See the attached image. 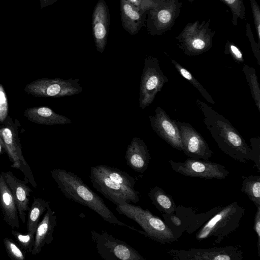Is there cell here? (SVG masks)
Listing matches in <instances>:
<instances>
[{"mask_svg":"<svg viewBox=\"0 0 260 260\" xmlns=\"http://www.w3.org/2000/svg\"><path fill=\"white\" fill-rule=\"evenodd\" d=\"M204 116L203 122L218 147L235 160L247 163L252 160V150L239 132L223 115L206 103L197 100Z\"/></svg>","mask_w":260,"mask_h":260,"instance_id":"obj_1","label":"cell"},{"mask_svg":"<svg viewBox=\"0 0 260 260\" xmlns=\"http://www.w3.org/2000/svg\"><path fill=\"white\" fill-rule=\"evenodd\" d=\"M50 173L58 188L67 199L90 208L109 223L125 226L144 234L143 232L135 229L118 220L106 205L103 200L77 175L60 169H54L51 171Z\"/></svg>","mask_w":260,"mask_h":260,"instance_id":"obj_2","label":"cell"},{"mask_svg":"<svg viewBox=\"0 0 260 260\" xmlns=\"http://www.w3.org/2000/svg\"><path fill=\"white\" fill-rule=\"evenodd\" d=\"M244 212V208L238 202L230 204L199 230L196 235V239L201 241L210 237H215V243H220L240 226Z\"/></svg>","mask_w":260,"mask_h":260,"instance_id":"obj_3","label":"cell"},{"mask_svg":"<svg viewBox=\"0 0 260 260\" xmlns=\"http://www.w3.org/2000/svg\"><path fill=\"white\" fill-rule=\"evenodd\" d=\"M116 211L136 222L144 230V235L161 244L175 240L170 227L150 211L131 203L116 206Z\"/></svg>","mask_w":260,"mask_h":260,"instance_id":"obj_4","label":"cell"},{"mask_svg":"<svg viewBox=\"0 0 260 260\" xmlns=\"http://www.w3.org/2000/svg\"><path fill=\"white\" fill-rule=\"evenodd\" d=\"M211 20L187 23L175 37L176 45L189 56H197L209 51L213 45L215 31L210 27Z\"/></svg>","mask_w":260,"mask_h":260,"instance_id":"obj_5","label":"cell"},{"mask_svg":"<svg viewBox=\"0 0 260 260\" xmlns=\"http://www.w3.org/2000/svg\"><path fill=\"white\" fill-rule=\"evenodd\" d=\"M0 125V136L6 148L7 154L12 162L11 167L19 170L24 175V180L35 188L37 184L35 180L31 169L23 157L19 128L21 126L19 121L13 120L9 115Z\"/></svg>","mask_w":260,"mask_h":260,"instance_id":"obj_6","label":"cell"},{"mask_svg":"<svg viewBox=\"0 0 260 260\" xmlns=\"http://www.w3.org/2000/svg\"><path fill=\"white\" fill-rule=\"evenodd\" d=\"M180 0H153L147 11L146 27L151 36H161L171 29L180 16Z\"/></svg>","mask_w":260,"mask_h":260,"instance_id":"obj_7","label":"cell"},{"mask_svg":"<svg viewBox=\"0 0 260 260\" xmlns=\"http://www.w3.org/2000/svg\"><path fill=\"white\" fill-rule=\"evenodd\" d=\"M168 81L160 69L157 58L152 55L146 57L140 81V108L144 109L149 106Z\"/></svg>","mask_w":260,"mask_h":260,"instance_id":"obj_8","label":"cell"},{"mask_svg":"<svg viewBox=\"0 0 260 260\" xmlns=\"http://www.w3.org/2000/svg\"><path fill=\"white\" fill-rule=\"evenodd\" d=\"M89 177L92 186L116 206L139 201V191L113 181L95 166L90 168Z\"/></svg>","mask_w":260,"mask_h":260,"instance_id":"obj_9","label":"cell"},{"mask_svg":"<svg viewBox=\"0 0 260 260\" xmlns=\"http://www.w3.org/2000/svg\"><path fill=\"white\" fill-rule=\"evenodd\" d=\"M92 241L98 253L105 260H144L133 247L125 241L117 239L105 231H91Z\"/></svg>","mask_w":260,"mask_h":260,"instance_id":"obj_10","label":"cell"},{"mask_svg":"<svg viewBox=\"0 0 260 260\" xmlns=\"http://www.w3.org/2000/svg\"><path fill=\"white\" fill-rule=\"evenodd\" d=\"M79 79L41 78L28 83L24 88L27 94L36 97L60 98L82 92Z\"/></svg>","mask_w":260,"mask_h":260,"instance_id":"obj_11","label":"cell"},{"mask_svg":"<svg viewBox=\"0 0 260 260\" xmlns=\"http://www.w3.org/2000/svg\"><path fill=\"white\" fill-rule=\"evenodd\" d=\"M172 169L183 175L206 179H224L230 174L225 167L209 160L188 158L183 162L169 160Z\"/></svg>","mask_w":260,"mask_h":260,"instance_id":"obj_12","label":"cell"},{"mask_svg":"<svg viewBox=\"0 0 260 260\" xmlns=\"http://www.w3.org/2000/svg\"><path fill=\"white\" fill-rule=\"evenodd\" d=\"M168 253L176 260H242L243 252L234 246L211 248L170 249Z\"/></svg>","mask_w":260,"mask_h":260,"instance_id":"obj_13","label":"cell"},{"mask_svg":"<svg viewBox=\"0 0 260 260\" xmlns=\"http://www.w3.org/2000/svg\"><path fill=\"white\" fill-rule=\"evenodd\" d=\"M183 146V152L189 158L209 160L213 154L203 137L188 123L176 120Z\"/></svg>","mask_w":260,"mask_h":260,"instance_id":"obj_14","label":"cell"},{"mask_svg":"<svg viewBox=\"0 0 260 260\" xmlns=\"http://www.w3.org/2000/svg\"><path fill=\"white\" fill-rule=\"evenodd\" d=\"M149 117L155 133L172 147L182 151L181 138L176 120L171 119L159 107L155 109V114Z\"/></svg>","mask_w":260,"mask_h":260,"instance_id":"obj_15","label":"cell"},{"mask_svg":"<svg viewBox=\"0 0 260 260\" xmlns=\"http://www.w3.org/2000/svg\"><path fill=\"white\" fill-rule=\"evenodd\" d=\"M110 13L104 0H99L92 15V34L96 50L103 53L105 48L110 26Z\"/></svg>","mask_w":260,"mask_h":260,"instance_id":"obj_16","label":"cell"},{"mask_svg":"<svg viewBox=\"0 0 260 260\" xmlns=\"http://www.w3.org/2000/svg\"><path fill=\"white\" fill-rule=\"evenodd\" d=\"M4 179L9 187L16 203L19 217L23 223L25 222L26 212L29 210V196L32 192L26 180L16 177L10 171L1 172Z\"/></svg>","mask_w":260,"mask_h":260,"instance_id":"obj_17","label":"cell"},{"mask_svg":"<svg viewBox=\"0 0 260 260\" xmlns=\"http://www.w3.org/2000/svg\"><path fill=\"white\" fill-rule=\"evenodd\" d=\"M125 158L131 169L142 174L148 169L151 157L144 142L139 138L134 137L127 147Z\"/></svg>","mask_w":260,"mask_h":260,"instance_id":"obj_18","label":"cell"},{"mask_svg":"<svg viewBox=\"0 0 260 260\" xmlns=\"http://www.w3.org/2000/svg\"><path fill=\"white\" fill-rule=\"evenodd\" d=\"M56 225V215L49 206L37 228L34 245L31 252L32 255L39 254L45 245L51 243L53 239V233Z\"/></svg>","mask_w":260,"mask_h":260,"instance_id":"obj_19","label":"cell"},{"mask_svg":"<svg viewBox=\"0 0 260 260\" xmlns=\"http://www.w3.org/2000/svg\"><path fill=\"white\" fill-rule=\"evenodd\" d=\"M0 208L3 220L12 229L19 228V214L13 194L0 173Z\"/></svg>","mask_w":260,"mask_h":260,"instance_id":"obj_20","label":"cell"},{"mask_svg":"<svg viewBox=\"0 0 260 260\" xmlns=\"http://www.w3.org/2000/svg\"><path fill=\"white\" fill-rule=\"evenodd\" d=\"M120 10L122 27L129 34L136 35L145 25L147 12L138 9L125 0L120 1Z\"/></svg>","mask_w":260,"mask_h":260,"instance_id":"obj_21","label":"cell"},{"mask_svg":"<svg viewBox=\"0 0 260 260\" xmlns=\"http://www.w3.org/2000/svg\"><path fill=\"white\" fill-rule=\"evenodd\" d=\"M24 115L28 120L40 124L51 125L72 123L70 119L45 106L29 108L25 110Z\"/></svg>","mask_w":260,"mask_h":260,"instance_id":"obj_22","label":"cell"},{"mask_svg":"<svg viewBox=\"0 0 260 260\" xmlns=\"http://www.w3.org/2000/svg\"><path fill=\"white\" fill-rule=\"evenodd\" d=\"M148 197L155 207L160 212L167 214L175 213L176 205L172 197L159 187L155 186L149 191Z\"/></svg>","mask_w":260,"mask_h":260,"instance_id":"obj_23","label":"cell"},{"mask_svg":"<svg viewBox=\"0 0 260 260\" xmlns=\"http://www.w3.org/2000/svg\"><path fill=\"white\" fill-rule=\"evenodd\" d=\"M50 202L41 198H34L28 210L27 222V233L35 234L42 214L46 212Z\"/></svg>","mask_w":260,"mask_h":260,"instance_id":"obj_24","label":"cell"},{"mask_svg":"<svg viewBox=\"0 0 260 260\" xmlns=\"http://www.w3.org/2000/svg\"><path fill=\"white\" fill-rule=\"evenodd\" d=\"M95 167L113 181L127 187L134 189L135 179L125 171L106 165H98Z\"/></svg>","mask_w":260,"mask_h":260,"instance_id":"obj_25","label":"cell"},{"mask_svg":"<svg viewBox=\"0 0 260 260\" xmlns=\"http://www.w3.org/2000/svg\"><path fill=\"white\" fill-rule=\"evenodd\" d=\"M241 191L248 196L256 207L260 206V176L250 175L242 182Z\"/></svg>","mask_w":260,"mask_h":260,"instance_id":"obj_26","label":"cell"},{"mask_svg":"<svg viewBox=\"0 0 260 260\" xmlns=\"http://www.w3.org/2000/svg\"><path fill=\"white\" fill-rule=\"evenodd\" d=\"M171 62L174 66L178 72L197 88L201 94L202 96L208 103L212 104H214V102L211 96L189 71L174 59H171Z\"/></svg>","mask_w":260,"mask_h":260,"instance_id":"obj_27","label":"cell"},{"mask_svg":"<svg viewBox=\"0 0 260 260\" xmlns=\"http://www.w3.org/2000/svg\"><path fill=\"white\" fill-rule=\"evenodd\" d=\"M243 71L249 85L252 97L258 111H260V89L256 71L253 67L246 64L243 66Z\"/></svg>","mask_w":260,"mask_h":260,"instance_id":"obj_28","label":"cell"},{"mask_svg":"<svg viewBox=\"0 0 260 260\" xmlns=\"http://www.w3.org/2000/svg\"><path fill=\"white\" fill-rule=\"evenodd\" d=\"M227 6L232 13V23L233 25L238 24L239 19H245V7L243 0H219Z\"/></svg>","mask_w":260,"mask_h":260,"instance_id":"obj_29","label":"cell"},{"mask_svg":"<svg viewBox=\"0 0 260 260\" xmlns=\"http://www.w3.org/2000/svg\"><path fill=\"white\" fill-rule=\"evenodd\" d=\"M11 233L16 240L19 246L26 252L31 253L34 245L35 234L21 233L12 230Z\"/></svg>","mask_w":260,"mask_h":260,"instance_id":"obj_30","label":"cell"},{"mask_svg":"<svg viewBox=\"0 0 260 260\" xmlns=\"http://www.w3.org/2000/svg\"><path fill=\"white\" fill-rule=\"evenodd\" d=\"M3 242L6 252L11 259L25 260V252L13 240L6 237L3 239Z\"/></svg>","mask_w":260,"mask_h":260,"instance_id":"obj_31","label":"cell"},{"mask_svg":"<svg viewBox=\"0 0 260 260\" xmlns=\"http://www.w3.org/2000/svg\"><path fill=\"white\" fill-rule=\"evenodd\" d=\"M224 54L230 55L234 60L238 63H242L244 60L241 50L233 42L228 40L224 46Z\"/></svg>","mask_w":260,"mask_h":260,"instance_id":"obj_32","label":"cell"},{"mask_svg":"<svg viewBox=\"0 0 260 260\" xmlns=\"http://www.w3.org/2000/svg\"><path fill=\"white\" fill-rule=\"evenodd\" d=\"M9 105L7 94L2 84H0V123H2L8 117Z\"/></svg>","mask_w":260,"mask_h":260,"instance_id":"obj_33","label":"cell"},{"mask_svg":"<svg viewBox=\"0 0 260 260\" xmlns=\"http://www.w3.org/2000/svg\"><path fill=\"white\" fill-rule=\"evenodd\" d=\"M255 29L260 45V8L256 0H250Z\"/></svg>","mask_w":260,"mask_h":260,"instance_id":"obj_34","label":"cell"},{"mask_svg":"<svg viewBox=\"0 0 260 260\" xmlns=\"http://www.w3.org/2000/svg\"><path fill=\"white\" fill-rule=\"evenodd\" d=\"M246 35L249 39L252 51L257 60V63L260 65V45L255 42L251 26L248 23H246Z\"/></svg>","mask_w":260,"mask_h":260,"instance_id":"obj_35","label":"cell"},{"mask_svg":"<svg viewBox=\"0 0 260 260\" xmlns=\"http://www.w3.org/2000/svg\"><path fill=\"white\" fill-rule=\"evenodd\" d=\"M252 147V160L255 163L258 172L260 171V138L253 137L250 139Z\"/></svg>","mask_w":260,"mask_h":260,"instance_id":"obj_36","label":"cell"},{"mask_svg":"<svg viewBox=\"0 0 260 260\" xmlns=\"http://www.w3.org/2000/svg\"><path fill=\"white\" fill-rule=\"evenodd\" d=\"M256 208L257 210L254 217L253 229L257 236V253L258 256H260V206H257Z\"/></svg>","mask_w":260,"mask_h":260,"instance_id":"obj_37","label":"cell"},{"mask_svg":"<svg viewBox=\"0 0 260 260\" xmlns=\"http://www.w3.org/2000/svg\"><path fill=\"white\" fill-rule=\"evenodd\" d=\"M138 9L147 12L152 4L153 0H125Z\"/></svg>","mask_w":260,"mask_h":260,"instance_id":"obj_38","label":"cell"},{"mask_svg":"<svg viewBox=\"0 0 260 260\" xmlns=\"http://www.w3.org/2000/svg\"><path fill=\"white\" fill-rule=\"evenodd\" d=\"M58 0H40V6L41 8H43L53 4Z\"/></svg>","mask_w":260,"mask_h":260,"instance_id":"obj_39","label":"cell"},{"mask_svg":"<svg viewBox=\"0 0 260 260\" xmlns=\"http://www.w3.org/2000/svg\"><path fill=\"white\" fill-rule=\"evenodd\" d=\"M7 153L6 148L4 143L0 136V155Z\"/></svg>","mask_w":260,"mask_h":260,"instance_id":"obj_40","label":"cell"},{"mask_svg":"<svg viewBox=\"0 0 260 260\" xmlns=\"http://www.w3.org/2000/svg\"><path fill=\"white\" fill-rule=\"evenodd\" d=\"M171 219H172V222L174 223V224L179 225V224H181V221L180 219L175 216H173Z\"/></svg>","mask_w":260,"mask_h":260,"instance_id":"obj_41","label":"cell"},{"mask_svg":"<svg viewBox=\"0 0 260 260\" xmlns=\"http://www.w3.org/2000/svg\"><path fill=\"white\" fill-rule=\"evenodd\" d=\"M190 3H192L193 2L194 0H187Z\"/></svg>","mask_w":260,"mask_h":260,"instance_id":"obj_42","label":"cell"}]
</instances>
